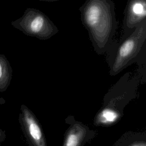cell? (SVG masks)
<instances>
[{"mask_svg":"<svg viewBox=\"0 0 146 146\" xmlns=\"http://www.w3.org/2000/svg\"><path fill=\"white\" fill-rule=\"evenodd\" d=\"M80 19L96 53L103 55L112 43L117 27L112 0H86L80 7Z\"/></svg>","mask_w":146,"mask_h":146,"instance_id":"6da1fadb","label":"cell"},{"mask_svg":"<svg viewBox=\"0 0 146 146\" xmlns=\"http://www.w3.org/2000/svg\"><path fill=\"white\" fill-rule=\"evenodd\" d=\"M106 53L111 76L116 75L132 63H136L140 80L145 81L146 21L125 39L113 40Z\"/></svg>","mask_w":146,"mask_h":146,"instance_id":"7a4b0ae2","label":"cell"},{"mask_svg":"<svg viewBox=\"0 0 146 146\" xmlns=\"http://www.w3.org/2000/svg\"><path fill=\"white\" fill-rule=\"evenodd\" d=\"M11 25L27 36L40 40H47L57 34L58 28L44 13L28 7L19 18L11 22Z\"/></svg>","mask_w":146,"mask_h":146,"instance_id":"3957f363","label":"cell"},{"mask_svg":"<svg viewBox=\"0 0 146 146\" xmlns=\"http://www.w3.org/2000/svg\"><path fill=\"white\" fill-rule=\"evenodd\" d=\"M19 122L30 146H47L46 140L37 118L24 104L21 106Z\"/></svg>","mask_w":146,"mask_h":146,"instance_id":"277c9868","label":"cell"},{"mask_svg":"<svg viewBox=\"0 0 146 146\" xmlns=\"http://www.w3.org/2000/svg\"><path fill=\"white\" fill-rule=\"evenodd\" d=\"M146 21V0H127L124 11L122 30L119 40L129 36Z\"/></svg>","mask_w":146,"mask_h":146,"instance_id":"5b68a950","label":"cell"},{"mask_svg":"<svg viewBox=\"0 0 146 146\" xmlns=\"http://www.w3.org/2000/svg\"><path fill=\"white\" fill-rule=\"evenodd\" d=\"M96 132L79 121H74L67 128L63 146H83L94 138Z\"/></svg>","mask_w":146,"mask_h":146,"instance_id":"8992f818","label":"cell"},{"mask_svg":"<svg viewBox=\"0 0 146 146\" xmlns=\"http://www.w3.org/2000/svg\"><path fill=\"white\" fill-rule=\"evenodd\" d=\"M120 117V113L118 110L112 108L111 105H107L97 115L95 124L103 126L110 125L115 123Z\"/></svg>","mask_w":146,"mask_h":146,"instance_id":"52a82bcc","label":"cell"},{"mask_svg":"<svg viewBox=\"0 0 146 146\" xmlns=\"http://www.w3.org/2000/svg\"><path fill=\"white\" fill-rule=\"evenodd\" d=\"M13 69L3 54H0V92L5 91L9 86L12 78Z\"/></svg>","mask_w":146,"mask_h":146,"instance_id":"ba28073f","label":"cell"},{"mask_svg":"<svg viewBox=\"0 0 146 146\" xmlns=\"http://www.w3.org/2000/svg\"><path fill=\"white\" fill-rule=\"evenodd\" d=\"M6 137V135L5 132L0 128V143L4 141Z\"/></svg>","mask_w":146,"mask_h":146,"instance_id":"9c48e42d","label":"cell"},{"mask_svg":"<svg viewBox=\"0 0 146 146\" xmlns=\"http://www.w3.org/2000/svg\"><path fill=\"white\" fill-rule=\"evenodd\" d=\"M128 146H146L145 141H140V142H136V143H133Z\"/></svg>","mask_w":146,"mask_h":146,"instance_id":"30bf717a","label":"cell"},{"mask_svg":"<svg viewBox=\"0 0 146 146\" xmlns=\"http://www.w3.org/2000/svg\"><path fill=\"white\" fill-rule=\"evenodd\" d=\"M40 1H43V2H54L58 1L59 0H39Z\"/></svg>","mask_w":146,"mask_h":146,"instance_id":"8fae6325","label":"cell"}]
</instances>
